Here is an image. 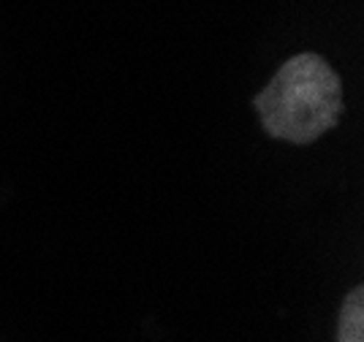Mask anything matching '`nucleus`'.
<instances>
[{
  "label": "nucleus",
  "instance_id": "f257e3e1",
  "mask_svg": "<svg viewBox=\"0 0 364 342\" xmlns=\"http://www.w3.org/2000/svg\"><path fill=\"white\" fill-rule=\"evenodd\" d=\"M256 109L269 136L310 144L337 125L343 85L326 60L304 52L277 68L272 82L256 95Z\"/></svg>",
  "mask_w": 364,
  "mask_h": 342
},
{
  "label": "nucleus",
  "instance_id": "f03ea898",
  "mask_svg": "<svg viewBox=\"0 0 364 342\" xmlns=\"http://www.w3.org/2000/svg\"><path fill=\"white\" fill-rule=\"evenodd\" d=\"M340 342H364V291L356 288L340 313Z\"/></svg>",
  "mask_w": 364,
  "mask_h": 342
}]
</instances>
